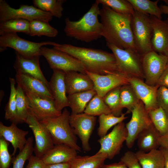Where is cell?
Returning a JSON list of instances; mask_svg holds the SVG:
<instances>
[{"label": "cell", "mask_w": 168, "mask_h": 168, "mask_svg": "<svg viewBox=\"0 0 168 168\" xmlns=\"http://www.w3.org/2000/svg\"><path fill=\"white\" fill-rule=\"evenodd\" d=\"M99 4L108 6L116 12L123 14L132 15L134 9L128 0H96Z\"/></svg>", "instance_id": "obj_39"}, {"label": "cell", "mask_w": 168, "mask_h": 168, "mask_svg": "<svg viewBox=\"0 0 168 168\" xmlns=\"http://www.w3.org/2000/svg\"><path fill=\"white\" fill-rule=\"evenodd\" d=\"M158 87H165L168 88V66L159 79L156 85Z\"/></svg>", "instance_id": "obj_46"}, {"label": "cell", "mask_w": 168, "mask_h": 168, "mask_svg": "<svg viewBox=\"0 0 168 168\" xmlns=\"http://www.w3.org/2000/svg\"><path fill=\"white\" fill-rule=\"evenodd\" d=\"M152 29L153 50L167 56L168 54V21H163L150 15Z\"/></svg>", "instance_id": "obj_17"}, {"label": "cell", "mask_w": 168, "mask_h": 168, "mask_svg": "<svg viewBox=\"0 0 168 168\" xmlns=\"http://www.w3.org/2000/svg\"><path fill=\"white\" fill-rule=\"evenodd\" d=\"M52 16L32 5H21L18 8L11 7L5 0H0V22L13 19H24L30 22L39 20L49 22Z\"/></svg>", "instance_id": "obj_8"}, {"label": "cell", "mask_w": 168, "mask_h": 168, "mask_svg": "<svg viewBox=\"0 0 168 168\" xmlns=\"http://www.w3.org/2000/svg\"><path fill=\"white\" fill-rule=\"evenodd\" d=\"M120 106L127 109V113H130L133 107L140 101L134 90L130 84L121 86L120 93Z\"/></svg>", "instance_id": "obj_35"}, {"label": "cell", "mask_w": 168, "mask_h": 168, "mask_svg": "<svg viewBox=\"0 0 168 168\" xmlns=\"http://www.w3.org/2000/svg\"><path fill=\"white\" fill-rule=\"evenodd\" d=\"M8 142L0 137V168H9L12 163V155L8 150Z\"/></svg>", "instance_id": "obj_42"}, {"label": "cell", "mask_w": 168, "mask_h": 168, "mask_svg": "<svg viewBox=\"0 0 168 168\" xmlns=\"http://www.w3.org/2000/svg\"><path fill=\"white\" fill-rule=\"evenodd\" d=\"M15 80L24 92L28 91L50 100L54 99L49 87L41 80L30 75L16 73Z\"/></svg>", "instance_id": "obj_20"}, {"label": "cell", "mask_w": 168, "mask_h": 168, "mask_svg": "<svg viewBox=\"0 0 168 168\" xmlns=\"http://www.w3.org/2000/svg\"><path fill=\"white\" fill-rule=\"evenodd\" d=\"M58 43L48 41L35 42L26 40L20 37L16 33L8 34L0 36V51L6 50L7 48L14 49L15 52L26 58H33L41 56L40 49L44 45L53 46Z\"/></svg>", "instance_id": "obj_7"}, {"label": "cell", "mask_w": 168, "mask_h": 168, "mask_svg": "<svg viewBox=\"0 0 168 168\" xmlns=\"http://www.w3.org/2000/svg\"><path fill=\"white\" fill-rule=\"evenodd\" d=\"M128 0L132 5L134 10L162 19V14L158 5V0L155 1L149 0Z\"/></svg>", "instance_id": "obj_30"}, {"label": "cell", "mask_w": 168, "mask_h": 168, "mask_svg": "<svg viewBox=\"0 0 168 168\" xmlns=\"http://www.w3.org/2000/svg\"><path fill=\"white\" fill-rule=\"evenodd\" d=\"M16 124L26 123L30 110L29 102L25 94L18 85L16 87Z\"/></svg>", "instance_id": "obj_32"}, {"label": "cell", "mask_w": 168, "mask_h": 168, "mask_svg": "<svg viewBox=\"0 0 168 168\" xmlns=\"http://www.w3.org/2000/svg\"><path fill=\"white\" fill-rule=\"evenodd\" d=\"M131 112V118L125 124L128 133L125 143L128 148L133 147L139 133L152 124L148 112L141 100L133 107Z\"/></svg>", "instance_id": "obj_10"}, {"label": "cell", "mask_w": 168, "mask_h": 168, "mask_svg": "<svg viewBox=\"0 0 168 168\" xmlns=\"http://www.w3.org/2000/svg\"><path fill=\"white\" fill-rule=\"evenodd\" d=\"M53 48L66 53L77 59L84 65L86 71L101 75L118 73L114 54L100 49L58 44Z\"/></svg>", "instance_id": "obj_2"}, {"label": "cell", "mask_w": 168, "mask_h": 168, "mask_svg": "<svg viewBox=\"0 0 168 168\" xmlns=\"http://www.w3.org/2000/svg\"><path fill=\"white\" fill-rule=\"evenodd\" d=\"M101 168H128L126 166L120 161L118 163L108 164H104Z\"/></svg>", "instance_id": "obj_47"}, {"label": "cell", "mask_w": 168, "mask_h": 168, "mask_svg": "<svg viewBox=\"0 0 168 168\" xmlns=\"http://www.w3.org/2000/svg\"><path fill=\"white\" fill-rule=\"evenodd\" d=\"M167 66H168V54L167 55Z\"/></svg>", "instance_id": "obj_52"}, {"label": "cell", "mask_w": 168, "mask_h": 168, "mask_svg": "<svg viewBox=\"0 0 168 168\" xmlns=\"http://www.w3.org/2000/svg\"><path fill=\"white\" fill-rule=\"evenodd\" d=\"M121 87L112 89L103 97L105 102L111 110L112 113L116 116H119L123 113V109L120 106Z\"/></svg>", "instance_id": "obj_40"}, {"label": "cell", "mask_w": 168, "mask_h": 168, "mask_svg": "<svg viewBox=\"0 0 168 168\" xmlns=\"http://www.w3.org/2000/svg\"><path fill=\"white\" fill-rule=\"evenodd\" d=\"M71 162L46 165L45 168H70Z\"/></svg>", "instance_id": "obj_48"}, {"label": "cell", "mask_w": 168, "mask_h": 168, "mask_svg": "<svg viewBox=\"0 0 168 168\" xmlns=\"http://www.w3.org/2000/svg\"><path fill=\"white\" fill-rule=\"evenodd\" d=\"M41 55L44 57L50 68L65 72L74 71L86 73L84 64L77 58L64 52L53 48L42 47Z\"/></svg>", "instance_id": "obj_9"}, {"label": "cell", "mask_w": 168, "mask_h": 168, "mask_svg": "<svg viewBox=\"0 0 168 168\" xmlns=\"http://www.w3.org/2000/svg\"><path fill=\"white\" fill-rule=\"evenodd\" d=\"M32 138H29L27 139L23 149L19 152L16 156L12 157V168H23L25 162L32 155L34 148Z\"/></svg>", "instance_id": "obj_41"}, {"label": "cell", "mask_w": 168, "mask_h": 168, "mask_svg": "<svg viewBox=\"0 0 168 168\" xmlns=\"http://www.w3.org/2000/svg\"><path fill=\"white\" fill-rule=\"evenodd\" d=\"M30 22L22 19H13L0 23V35L22 32L29 35Z\"/></svg>", "instance_id": "obj_29"}, {"label": "cell", "mask_w": 168, "mask_h": 168, "mask_svg": "<svg viewBox=\"0 0 168 168\" xmlns=\"http://www.w3.org/2000/svg\"><path fill=\"white\" fill-rule=\"evenodd\" d=\"M96 94L94 90L77 93L67 96L71 114L83 113L87 104Z\"/></svg>", "instance_id": "obj_27"}, {"label": "cell", "mask_w": 168, "mask_h": 168, "mask_svg": "<svg viewBox=\"0 0 168 168\" xmlns=\"http://www.w3.org/2000/svg\"><path fill=\"white\" fill-rule=\"evenodd\" d=\"M135 153L142 168H164L163 154L159 148L148 152L138 150Z\"/></svg>", "instance_id": "obj_26"}, {"label": "cell", "mask_w": 168, "mask_h": 168, "mask_svg": "<svg viewBox=\"0 0 168 168\" xmlns=\"http://www.w3.org/2000/svg\"><path fill=\"white\" fill-rule=\"evenodd\" d=\"M86 73L92 81L96 94L102 97L116 87L130 84L129 78L119 73L101 75L87 71Z\"/></svg>", "instance_id": "obj_15"}, {"label": "cell", "mask_w": 168, "mask_h": 168, "mask_svg": "<svg viewBox=\"0 0 168 168\" xmlns=\"http://www.w3.org/2000/svg\"><path fill=\"white\" fill-rule=\"evenodd\" d=\"M25 123L31 129L34 136L35 144L34 152L35 156L41 158L54 145L51 136L31 110Z\"/></svg>", "instance_id": "obj_13"}, {"label": "cell", "mask_w": 168, "mask_h": 168, "mask_svg": "<svg viewBox=\"0 0 168 168\" xmlns=\"http://www.w3.org/2000/svg\"><path fill=\"white\" fill-rule=\"evenodd\" d=\"M127 113H122L119 116H116L112 113L103 114L99 116V127L97 129V134L100 138L107 134L108 130L112 127L123 122L127 118L126 116Z\"/></svg>", "instance_id": "obj_31"}, {"label": "cell", "mask_w": 168, "mask_h": 168, "mask_svg": "<svg viewBox=\"0 0 168 168\" xmlns=\"http://www.w3.org/2000/svg\"><path fill=\"white\" fill-rule=\"evenodd\" d=\"M70 112L64 108L61 114L40 121L49 133L54 145L64 144L81 152L77 138L70 123Z\"/></svg>", "instance_id": "obj_4"}, {"label": "cell", "mask_w": 168, "mask_h": 168, "mask_svg": "<svg viewBox=\"0 0 168 168\" xmlns=\"http://www.w3.org/2000/svg\"><path fill=\"white\" fill-rule=\"evenodd\" d=\"M162 151L164 158V168H168V149L160 147Z\"/></svg>", "instance_id": "obj_49"}, {"label": "cell", "mask_w": 168, "mask_h": 168, "mask_svg": "<svg viewBox=\"0 0 168 168\" xmlns=\"http://www.w3.org/2000/svg\"><path fill=\"white\" fill-rule=\"evenodd\" d=\"M58 34L57 30L51 26L48 22L39 20L30 22L29 35L31 36H45L54 37Z\"/></svg>", "instance_id": "obj_36"}, {"label": "cell", "mask_w": 168, "mask_h": 168, "mask_svg": "<svg viewBox=\"0 0 168 168\" xmlns=\"http://www.w3.org/2000/svg\"><path fill=\"white\" fill-rule=\"evenodd\" d=\"M128 168H142L135 154L132 151L126 152L120 159Z\"/></svg>", "instance_id": "obj_44"}, {"label": "cell", "mask_w": 168, "mask_h": 168, "mask_svg": "<svg viewBox=\"0 0 168 168\" xmlns=\"http://www.w3.org/2000/svg\"><path fill=\"white\" fill-rule=\"evenodd\" d=\"M96 120L95 116L84 113L70 114V123L76 135L79 138L83 150L88 152L91 149L89 140L94 129Z\"/></svg>", "instance_id": "obj_14"}, {"label": "cell", "mask_w": 168, "mask_h": 168, "mask_svg": "<svg viewBox=\"0 0 168 168\" xmlns=\"http://www.w3.org/2000/svg\"><path fill=\"white\" fill-rule=\"evenodd\" d=\"M10 84V92L9 100L5 108V118L12 123L16 124L17 119L16 108V89L15 79L9 78Z\"/></svg>", "instance_id": "obj_38"}, {"label": "cell", "mask_w": 168, "mask_h": 168, "mask_svg": "<svg viewBox=\"0 0 168 168\" xmlns=\"http://www.w3.org/2000/svg\"><path fill=\"white\" fill-rule=\"evenodd\" d=\"M15 53L16 59L14 67L16 73L28 74L37 78L43 82L50 90L49 82L44 77L40 67V57L26 58L16 52Z\"/></svg>", "instance_id": "obj_21"}, {"label": "cell", "mask_w": 168, "mask_h": 168, "mask_svg": "<svg viewBox=\"0 0 168 168\" xmlns=\"http://www.w3.org/2000/svg\"><path fill=\"white\" fill-rule=\"evenodd\" d=\"M99 5L95 2L87 12L78 21H72L68 17L66 18L64 29L66 35L86 43L101 37L102 26L98 18L100 9Z\"/></svg>", "instance_id": "obj_3"}, {"label": "cell", "mask_w": 168, "mask_h": 168, "mask_svg": "<svg viewBox=\"0 0 168 168\" xmlns=\"http://www.w3.org/2000/svg\"><path fill=\"white\" fill-rule=\"evenodd\" d=\"M131 28L137 53L142 57L153 50L150 15L135 10L132 15Z\"/></svg>", "instance_id": "obj_6"}, {"label": "cell", "mask_w": 168, "mask_h": 168, "mask_svg": "<svg viewBox=\"0 0 168 168\" xmlns=\"http://www.w3.org/2000/svg\"><path fill=\"white\" fill-rule=\"evenodd\" d=\"M157 100L159 107L161 108L168 116V88L164 86L159 87Z\"/></svg>", "instance_id": "obj_43"}, {"label": "cell", "mask_w": 168, "mask_h": 168, "mask_svg": "<svg viewBox=\"0 0 168 168\" xmlns=\"http://www.w3.org/2000/svg\"><path fill=\"white\" fill-rule=\"evenodd\" d=\"M17 124L12 123L9 126L0 122V137H2L12 144L13 151L12 156H15L17 149L21 151L25 146L27 139L26 138L29 132L18 128Z\"/></svg>", "instance_id": "obj_23"}, {"label": "cell", "mask_w": 168, "mask_h": 168, "mask_svg": "<svg viewBox=\"0 0 168 168\" xmlns=\"http://www.w3.org/2000/svg\"><path fill=\"white\" fill-rule=\"evenodd\" d=\"M161 13L166 14L168 16L167 20L168 21V5H161L160 6Z\"/></svg>", "instance_id": "obj_51"}, {"label": "cell", "mask_w": 168, "mask_h": 168, "mask_svg": "<svg viewBox=\"0 0 168 168\" xmlns=\"http://www.w3.org/2000/svg\"><path fill=\"white\" fill-rule=\"evenodd\" d=\"M129 82L148 112L159 107L157 100L159 87L157 86H150L144 80L135 78H130Z\"/></svg>", "instance_id": "obj_18"}, {"label": "cell", "mask_w": 168, "mask_h": 168, "mask_svg": "<svg viewBox=\"0 0 168 168\" xmlns=\"http://www.w3.org/2000/svg\"><path fill=\"white\" fill-rule=\"evenodd\" d=\"M148 114L152 123L161 136H168V116L161 107L151 110Z\"/></svg>", "instance_id": "obj_33"}, {"label": "cell", "mask_w": 168, "mask_h": 168, "mask_svg": "<svg viewBox=\"0 0 168 168\" xmlns=\"http://www.w3.org/2000/svg\"><path fill=\"white\" fill-rule=\"evenodd\" d=\"M142 64L145 82L150 86H156L167 67V57L152 50L142 57Z\"/></svg>", "instance_id": "obj_12"}, {"label": "cell", "mask_w": 168, "mask_h": 168, "mask_svg": "<svg viewBox=\"0 0 168 168\" xmlns=\"http://www.w3.org/2000/svg\"><path fill=\"white\" fill-rule=\"evenodd\" d=\"M106 45L115 57L117 73L129 78L145 79L142 56L132 49H121L107 43Z\"/></svg>", "instance_id": "obj_5"}, {"label": "cell", "mask_w": 168, "mask_h": 168, "mask_svg": "<svg viewBox=\"0 0 168 168\" xmlns=\"http://www.w3.org/2000/svg\"><path fill=\"white\" fill-rule=\"evenodd\" d=\"M64 80L68 95L94 89L93 82L86 73L74 71L66 72Z\"/></svg>", "instance_id": "obj_22"}, {"label": "cell", "mask_w": 168, "mask_h": 168, "mask_svg": "<svg viewBox=\"0 0 168 168\" xmlns=\"http://www.w3.org/2000/svg\"><path fill=\"white\" fill-rule=\"evenodd\" d=\"M158 143L160 147L168 149V136H161Z\"/></svg>", "instance_id": "obj_50"}, {"label": "cell", "mask_w": 168, "mask_h": 168, "mask_svg": "<svg viewBox=\"0 0 168 168\" xmlns=\"http://www.w3.org/2000/svg\"><path fill=\"white\" fill-rule=\"evenodd\" d=\"M161 136L152 123L139 134L137 144L139 150L148 152L160 147L159 139Z\"/></svg>", "instance_id": "obj_25"}, {"label": "cell", "mask_w": 168, "mask_h": 168, "mask_svg": "<svg viewBox=\"0 0 168 168\" xmlns=\"http://www.w3.org/2000/svg\"><path fill=\"white\" fill-rule=\"evenodd\" d=\"M65 0H34V6L44 12H49L53 16L60 18L63 16Z\"/></svg>", "instance_id": "obj_34"}, {"label": "cell", "mask_w": 168, "mask_h": 168, "mask_svg": "<svg viewBox=\"0 0 168 168\" xmlns=\"http://www.w3.org/2000/svg\"><path fill=\"white\" fill-rule=\"evenodd\" d=\"M24 92L31 111L39 121L56 117L61 114L62 112L57 109L54 100L42 97L32 92Z\"/></svg>", "instance_id": "obj_16"}, {"label": "cell", "mask_w": 168, "mask_h": 168, "mask_svg": "<svg viewBox=\"0 0 168 168\" xmlns=\"http://www.w3.org/2000/svg\"><path fill=\"white\" fill-rule=\"evenodd\" d=\"M83 113L95 117L103 114L112 113L111 110L105 102L103 97L97 94L88 103Z\"/></svg>", "instance_id": "obj_37"}, {"label": "cell", "mask_w": 168, "mask_h": 168, "mask_svg": "<svg viewBox=\"0 0 168 168\" xmlns=\"http://www.w3.org/2000/svg\"><path fill=\"white\" fill-rule=\"evenodd\" d=\"M77 155V151L68 146L55 145L41 159L45 165H49L71 162Z\"/></svg>", "instance_id": "obj_24"}, {"label": "cell", "mask_w": 168, "mask_h": 168, "mask_svg": "<svg viewBox=\"0 0 168 168\" xmlns=\"http://www.w3.org/2000/svg\"><path fill=\"white\" fill-rule=\"evenodd\" d=\"M28 160L25 168H45L46 165L41 159L35 156L32 155Z\"/></svg>", "instance_id": "obj_45"}, {"label": "cell", "mask_w": 168, "mask_h": 168, "mask_svg": "<svg viewBox=\"0 0 168 168\" xmlns=\"http://www.w3.org/2000/svg\"><path fill=\"white\" fill-rule=\"evenodd\" d=\"M100 16L102 37L106 43L137 52L131 28L132 15L119 13L108 6L102 5Z\"/></svg>", "instance_id": "obj_1"}, {"label": "cell", "mask_w": 168, "mask_h": 168, "mask_svg": "<svg viewBox=\"0 0 168 168\" xmlns=\"http://www.w3.org/2000/svg\"><path fill=\"white\" fill-rule=\"evenodd\" d=\"M65 72L61 70H53L49 82L51 92L54 99L57 109L60 112L69 106L64 80Z\"/></svg>", "instance_id": "obj_19"}, {"label": "cell", "mask_w": 168, "mask_h": 168, "mask_svg": "<svg viewBox=\"0 0 168 168\" xmlns=\"http://www.w3.org/2000/svg\"><path fill=\"white\" fill-rule=\"evenodd\" d=\"M127 136L125 123L123 122L117 124L110 133L98 140L100 148L96 153L105 154L107 159H112L119 153Z\"/></svg>", "instance_id": "obj_11"}, {"label": "cell", "mask_w": 168, "mask_h": 168, "mask_svg": "<svg viewBox=\"0 0 168 168\" xmlns=\"http://www.w3.org/2000/svg\"><path fill=\"white\" fill-rule=\"evenodd\" d=\"M106 155L97 153L91 156L77 155L71 161L70 168H101L105 160Z\"/></svg>", "instance_id": "obj_28"}]
</instances>
